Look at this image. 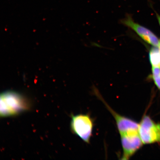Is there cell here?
Masks as SVG:
<instances>
[{
	"mask_svg": "<svg viewBox=\"0 0 160 160\" xmlns=\"http://www.w3.org/2000/svg\"><path fill=\"white\" fill-rule=\"evenodd\" d=\"M149 56L152 67H160V47L152 48L149 52Z\"/></svg>",
	"mask_w": 160,
	"mask_h": 160,
	"instance_id": "7",
	"label": "cell"
},
{
	"mask_svg": "<svg viewBox=\"0 0 160 160\" xmlns=\"http://www.w3.org/2000/svg\"><path fill=\"white\" fill-rule=\"evenodd\" d=\"M95 92L98 97L103 102L106 107L114 118L120 135L131 131H139V123L132 119L120 115L116 112L106 102L98 92L95 90Z\"/></svg>",
	"mask_w": 160,
	"mask_h": 160,
	"instance_id": "6",
	"label": "cell"
},
{
	"mask_svg": "<svg viewBox=\"0 0 160 160\" xmlns=\"http://www.w3.org/2000/svg\"></svg>",
	"mask_w": 160,
	"mask_h": 160,
	"instance_id": "11",
	"label": "cell"
},
{
	"mask_svg": "<svg viewBox=\"0 0 160 160\" xmlns=\"http://www.w3.org/2000/svg\"><path fill=\"white\" fill-rule=\"evenodd\" d=\"M152 77L160 75V67H152Z\"/></svg>",
	"mask_w": 160,
	"mask_h": 160,
	"instance_id": "8",
	"label": "cell"
},
{
	"mask_svg": "<svg viewBox=\"0 0 160 160\" xmlns=\"http://www.w3.org/2000/svg\"><path fill=\"white\" fill-rule=\"evenodd\" d=\"M121 23L133 30L146 42L153 47H160V41L157 36L149 29L136 23L131 15L127 14Z\"/></svg>",
	"mask_w": 160,
	"mask_h": 160,
	"instance_id": "5",
	"label": "cell"
},
{
	"mask_svg": "<svg viewBox=\"0 0 160 160\" xmlns=\"http://www.w3.org/2000/svg\"><path fill=\"white\" fill-rule=\"evenodd\" d=\"M139 133L144 144L160 143V124L155 123L148 116H143L139 123Z\"/></svg>",
	"mask_w": 160,
	"mask_h": 160,
	"instance_id": "3",
	"label": "cell"
},
{
	"mask_svg": "<svg viewBox=\"0 0 160 160\" xmlns=\"http://www.w3.org/2000/svg\"><path fill=\"white\" fill-rule=\"evenodd\" d=\"M157 18L158 19V21L159 23V25H160V16L157 13Z\"/></svg>",
	"mask_w": 160,
	"mask_h": 160,
	"instance_id": "10",
	"label": "cell"
},
{
	"mask_svg": "<svg viewBox=\"0 0 160 160\" xmlns=\"http://www.w3.org/2000/svg\"><path fill=\"white\" fill-rule=\"evenodd\" d=\"M123 155L122 160L129 159L143 144L139 131H133L120 135Z\"/></svg>",
	"mask_w": 160,
	"mask_h": 160,
	"instance_id": "4",
	"label": "cell"
},
{
	"mask_svg": "<svg viewBox=\"0 0 160 160\" xmlns=\"http://www.w3.org/2000/svg\"><path fill=\"white\" fill-rule=\"evenodd\" d=\"M29 102L23 95L15 91L3 92L1 95L0 115L1 117H13L30 109Z\"/></svg>",
	"mask_w": 160,
	"mask_h": 160,
	"instance_id": "1",
	"label": "cell"
},
{
	"mask_svg": "<svg viewBox=\"0 0 160 160\" xmlns=\"http://www.w3.org/2000/svg\"><path fill=\"white\" fill-rule=\"evenodd\" d=\"M93 127V121L89 115L79 114L72 116V131L85 143L90 142L92 135Z\"/></svg>",
	"mask_w": 160,
	"mask_h": 160,
	"instance_id": "2",
	"label": "cell"
},
{
	"mask_svg": "<svg viewBox=\"0 0 160 160\" xmlns=\"http://www.w3.org/2000/svg\"><path fill=\"white\" fill-rule=\"evenodd\" d=\"M152 78L156 86L160 90V75L156 76V77H152Z\"/></svg>",
	"mask_w": 160,
	"mask_h": 160,
	"instance_id": "9",
	"label": "cell"
}]
</instances>
